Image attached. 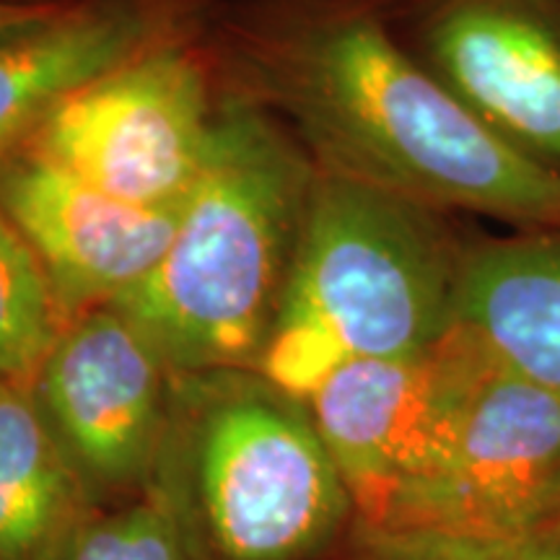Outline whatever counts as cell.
Returning <instances> with one entry per match:
<instances>
[{"instance_id":"8992f818","label":"cell","mask_w":560,"mask_h":560,"mask_svg":"<svg viewBox=\"0 0 560 560\" xmlns=\"http://www.w3.org/2000/svg\"><path fill=\"white\" fill-rule=\"evenodd\" d=\"M215 117L200 55L172 34L75 91L26 149L112 198L177 208L198 185Z\"/></svg>"},{"instance_id":"ba28073f","label":"cell","mask_w":560,"mask_h":560,"mask_svg":"<svg viewBox=\"0 0 560 560\" xmlns=\"http://www.w3.org/2000/svg\"><path fill=\"white\" fill-rule=\"evenodd\" d=\"M558 522L560 395L488 353L444 470L397 527L542 540Z\"/></svg>"},{"instance_id":"5bb4252c","label":"cell","mask_w":560,"mask_h":560,"mask_svg":"<svg viewBox=\"0 0 560 560\" xmlns=\"http://www.w3.org/2000/svg\"><path fill=\"white\" fill-rule=\"evenodd\" d=\"M70 322L32 247L0 210V382L30 389Z\"/></svg>"},{"instance_id":"7c38bea8","label":"cell","mask_w":560,"mask_h":560,"mask_svg":"<svg viewBox=\"0 0 560 560\" xmlns=\"http://www.w3.org/2000/svg\"><path fill=\"white\" fill-rule=\"evenodd\" d=\"M454 325L501 366L560 395V231L467 247Z\"/></svg>"},{"instance_id":"4fadbf2b","label":"cell","mask_w":560,"mask_h":560,"mask_svg":"<svg viewBox=\"0 0 560 560\" xmlns=\"http://www.w3.org/2000/svg\"><path fill=\"white\" fill-rule=\"evenodd\" d=\"M100 511L32 392L0 382V560H68Z\"/></svg>"},{"instance_id":"3957f363","label":"cell","mask_w":560,"mask_h":560,"mask_svg":"<svg viewBox=\"0 0 560 560\" xmlns=\"http://www.w3.org/2000/svg\"><path fill=\"white\" fill-rule=\"evenodd\" d=\"M151 488L192 560H335L355 527L310 402L255 369L174 374Z\"/></svg>"},{"instance_id":"5b68a950","label":"cell","mask_w":560,"mask_h":560,"mask_svg":"<svg viewBox=\"0 0 560 560\" xmlns=\"http://www.w3.org/2000/svg\"><path fill=\"white\" fill-rule=\"evenodd\" d=\"M486 348L454 325L431 348L342 363L306 402L353 499L355 522L397 527L450 459Z\"/></svg>"},{"instance_id":"2e32d148","label":"cell","mask_w":560,"mask_h":560,"mask_svg":"<svg viewBox=\"0 0 560 560\" xmlns=\"http://www.w3.org/2000/svg\"><path fill=\"white\" fill-rule=\"evenodd\" d=\"M68 560H192L156 490L115 509H102Z\"/></svg>"},{"instance_id":"277c9868","label":"cell","mask_w":560,"mask_h":560,"mask_svg":"<svg viewBox=\"0 0 560 560\" xmlns=\"http://www.w3.org/2000/svg\"><path fill=\"white\" fill-rule=\"evenodd\" d=\"M441 213L317 166L257 371L306 400L342 363L412 355L444 338L467 247Z\"/></svg>"},{"instance_id":"8fae6325","label":"cell","mask_w":560,"mask_h":560,"mask_svg":"<svg viewBox=\"0 0 560 560\" xmlns=\"http://www.w3.org/2000/svg\"><path fill=\"white\" fill-rule=\"evenodd\" d=\"M182 16L179 0H89L62 5L37 32L0 42V166L75 91L177 34Z\"/></svg>"},{"instance_id":"ac0fdd59","label":"cell","mask_w":560,"mask_h":560,"mask_svg":"<svg viewBox=\"0 0 560 560\" xmlns=\"http://www.w3.org/2000/svg\"><path fill=\"white\" fill-rule=\"evenodd\" d=\"M542 542H548L550 548H556V550L560 552V522L556 524V527H552V529L548 532V535L542 537Z\"/></svg>"},{"instance_id":"e0dca14e","label":"cell","mask_w":560,"mask_h":560,"mask_svg":"<svg viewBox=\"0 0 560 560\" xmlns=\"http://www.w3.org/2000/svg\"><path fill=\"white\" fill-rule=\"evenodd\" d=\"M60 9V3H45V0H0V42L37 32L58 16Z\"/></svg>"},{"instance_id":"9a60e30c","label":"cell","mask_w":560,"mask_h":560,"mask_svg":"<svg viewBox=\"0 0 560 560\" xmlns=\"http://www.w3.org/2000/svg\"><path fill=\"white\" fill-rule=\"evenodd\" d=\"M335 560H560L542 540H509L436 527H369L355 522Z\"/></svg>"},{"instance_id":"6da1fadb","label":"cell","mask_w":560,"mask_h":560,"mask_svg":"<svg viewBox=\"0 0 560 560\" xmlns=\"http://www.w3.org/2000/svg\"><path fill=\"white\" fill-rule=\"evenodd\" d=\"M319 170L436 210L560 231V174L514 151L369 5L306 9L249 55Z\"/></svg>"},{"instance_id":"52a82bcc","label":"cell","mask_w":560,"mask_h":560,"mask_svg":"<svg viewBox=\"0 0 560 560\" xmlns=\"http://www.w3.org/2000/svg\"><path fill=\"white\" fill-rule=\"evenodd\" d=\"M32 397L100 509L145 495L172 418L174 371L115 306H96L60 335Z\"/></svg>"},{"instance_id":"7a4b0ae2","label":"cell","mask_w":560,"mask_h":560,"mask_svg":"<svg viewBox=\"0 0 560 560\" xmlns=\"http://www.w3.org/2000/svg\"><path fill=\"white\" fill-rule=\"evenodd\" d=\"M317 164L249 102L219 107L202 174L156 268L115 301L174 374L260 366Z\"/></svg>"},{"instance_id":"9c48e42d","label":"cell","mask_w":560,"mask_h":560,"mask_svg":"<svg viewBox=\"0 0 560 560\" xmlns=\"http://www.w3.org/2000/svg\"><path fill=\"white\" fill-rule=\"evenodd\" d=\"M416 32L482 125L560 174V0H418Z\"/></svg>"},{"instance_id":"30bf717a","label":"cell","mask_w":560,"mask_h":560,"mask_svg":"<svg viewBox=\"0 0 560 560\" xmlns=\"http://www.w3.org/2000/svg\"><path fill=\"white\" fill-rule=\"evenodd\" d=\"M182 208L112 198L32 149L0 166V210L32 247L70 319L136 289L164 257Z\"/></svg>"}]
</instances>
